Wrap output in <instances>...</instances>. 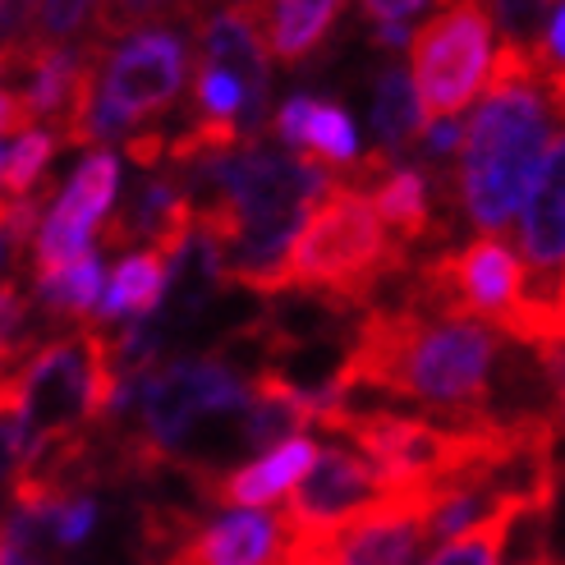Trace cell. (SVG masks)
<instances>
[{"instance_id":"20","label":"cell","mask_w":565,"mask_h":565,"mask_svg":"<svg viewBox=\"0 0 565 565\" xmlns=\"http://www.w3.org/2000/svg\"><path fill=\"white\" fill-rule=\"evenodd\" d=\"M55 157V138L46 129H28L19 134V143L6 152V166H0V193L10 198H28L38 189V180L46 175V166Z\"/></svg>"},{"instance_id":"16","label":"cell","mask_w":565,"mask_h":565,"mask_svg":"<svg viewBox=\"0 0 565 565\" xmlns=\"http://www.w3.org/2000/svg\"><path fill=\"white\" fill-rule=\"evenodd\" d=\"M171 271L175 263H166L157 248H143V253H129V258L116 267L110 286L102 290V308L97 318H152L157 308L166 303V286H171Z\"/></svg>"},{"instance_id":"11","label":"cell","mask_w":565,"mask_h":565,"mask_svg":"<svg viewBox=\"0 0 565 565\" xmlns=\"http://www.w3.org/2000/svg\"><path fill=\"white\" fill-rule=\"evenodd\" d=\"M198 61H207L216 70H225L239 93H244V138L248 129L263 120V106H267V51L258 42V28H253V6H231L212 19L198 23Z\"/></svg>"},{"instance_id":"18","label":"cell","mask_w":565,"mask_h":565,"mask_svg":"<svg viewBox=\"0 0 565 565\" xmlns=\"http://www.w3.org/2000/svg\"><path fill=\"white\" fill-rule=\"evenodd\" d=\"M299 157L322 166V171H331V175L350 171L354 157H359V138H354V125H350V116L341 106L313 97L308 120H303V138H299Z\"/></svg>"},{"instance_id":"31","label":"cell","mask_w":565,"mask_h":565,"mask_svg":"<svg viewBox=\"0 0 565 565\" xmlns=\"http://www.w3.org/2000/svg\"><path fill=\"white\" fill-rule=\"evenodd\" d=\"M0 166H6V148H0Z\"/></svg>"},{"instance_id":"29","label":"cell","mask_w":565,"mask_h":565,"mask_svg":"<svg viewBox=\"0 0 565 565\" xmlns=\"http://www.w3.org/2000/svg\"><path fill=\"white\" fill-rule=\"evenodd\" d=\"M409 42V28L405 23H382L377 28V46H405Z\"/></svg>"},{"instance_id":"28","label":"cell","mask_w":565,"mask_h":565,"mask_svg":"<svg viewBox=\"0 0 565 565\" xmlns=\"http://www.w3.org/2000/svg\"><path fill=\"white\" fill-rule=\"evenodd\" d=\"M363 14H373L382 23H405L409 14H423L418 0H409V6H386V0H373V6H363Z\"/></svg>"},{"instance_id":"23","label":"cell","mask_w":565,"mask_h":565,"mask_svg":"<svg viewBox=\"0 0 565 565\" xmlns=\"http://www.w3.org/2000/svg\"><path fill=\"white\" fill-rule=\"evenodd\" d=\"M93 524H97V501L93 497H74L61 515L51 520V529H55V543L61 547H74V543H83L93 533Z\"/></svg>"},{"instance_id":"12","label":"cell","mask_w":565,"mask_h":565,"mask_svg":"<svg viewBox=\"0 0 565 565\" xmlns=\"http://www.w3.org/2000/svg\"><path fill=\"white\" fill-rule=\"evenodd\" d=\"M157 565H286V529L276 515L235 511L216 524H198Z\"/></svg>"},{"instance_id":"17","label":"cell","mask_w":565,"mask_h":565,"mask_svg":"<svg viewBox=\"0 0 565 565\" xmlns=\"http://www.w3.org/2000/svg\"><path fill=\"white\" fill-rule=\"evenodd\" d=\"M373 134H377V148L401 157L409 152L414 143H423V110H418V97H414V83H409V70H386L377 78V97H373Z\"/></svg>"},{"instance_id":"2","label":"cell","mask_w":565,"mask_h":565,"mask_svg":"<svg viewBox=\"0 0 565 565\" xmlns=\"http://www.w3.org/2000/svg\"><path fill=\"white\" fill-rule=\"evenodd\" d=\"M488 97L460 134L456 203L483 235H497L524 207V193L539 180L547 148L561 138L552 116H561V97L539 78H488Z\"/></svg>"},{"instance_id":"1","label":"cell","mask_w":565,"mask_h":565,"mask_svg":"<svg viewBox=\"0 0 565 565\" xmlns=\"http://www.w3.org/2000/svg\"><path fill=\"white\" fill-rule=\"evenodd\" d=\"M505 354L511 341L488 327L395 303L363 313L345 363L327 382L341 405H350L354 391H386L423 405V418L465 428L497 418L492 395L501 386Z\"/></svg>"},{"instance_id":"22","label":"cell","mask_w":565,"mask_h":565,"mask_svg":"<svg viewBox=\"0 0 565 565\" xmlns=\"http://www.w3.org/2000/svg\"><path fill=\"white\" fill-rule=\"evenodd\" d=\"M38 524L19 511H0V565H38Z\"/></svg>"},{"instance_id":"9","label":"cell","mask_w":565,"mask_h":565,"mask_svg":"<svg viewBox=\"0 0 565 565\" xmlns=\"http://www.w3.org/2000/svg\"><path fill=\"white\" fill-rule=\"evenodd\" d=\"M373 497H377V478L354 450H322L313 469L290 488L286 511L276 520L286 529V539H322Z\"/></svg>"},{"instance_id":"5","label":"cell","mask_w":565,"mask_h":565,"mask_svg":"<svg viewBox=\"0 0 565 565\" xmlns=\"http://www.w3.org/2000/svg\"><path fill=\"white\" fill-rule=\"evenodd\" d=\"M497 46L492 6H446L414 33V97L423 125L456 120L483 93Z\"/></svg>"},{"instance_id":"7","label":"cell","mask_w":565,"mask_h":565,"mask_svg":"<svg viewBox=\"0 0 565 565\" xmlns=\"http://www.w3.org/2000/svg\"><path fill=\"white\" fill-rule=\"evenodd\" d=\"M437 488H391L359 505L322 539H286L308 547L322 565H414L428 547Z\"/></svg>"},{"instance_id":"30","label":"cell","mask_w":565,"mask_h":565,"mask_svg":"<svg viewBox=\"0 0 565 565\" xmlns=\"http://www.w3.org/2000/svg\"><path fill=\"white\" fill-rule=\"evenodd\" d=\"M515 565H561V561H556V556H552V552H547V547H543V543H539V547H533V552H529V556H520V561H515Z\"/></svg>"},{"instance_id":"10","label":"cell","mask_w":565,"mask_h":565,"mask_svg":"<svg viewBox=\"0 0 565 565\" xmlns=\"http://www.w3.org/2000/svg\"><path fill=\"white\" fill-rule=\"evenodd\" d=\"M565 171H561V138L547 148L539 180L524 193L520 207V244H524V276L529 286L561 299V258H565V235H561V216H565Z\"/></svg>"},{"instance_id":"19","label":"cell","mask_w":565,"mask_h":565,"mask_svg":"<svg viewBox=\"0 0 565 565\" xmlns=\"http://www.w3.org/2000/svg\"><path fill=\"white\" fill-rule=\"evenodd\" d=\"M38 299L55 318H83L102 299V253L88 248V253H78L74 263H65L55 276L38 280Z\"/></svg>"},{"instance_id":"6","label":"cell","mask_w":565,"mask_h":565,"mask_svg":"<svg viewBox=\"0 0 565 565\" xmlns=\"http://www.w3.org/2000/svg\"><path fill=\"white\" fill-rule=\"evenodd\" d=\"M184 88V42L171 28H143L125 38L106 61L102 93L93 102V116L83 125V148L102 138L134 134V125L157 120L175 106Z\"/></svg>"},{"instance_id":"15","label":"cell","mask_w":565,"mask_h":565,"mask_svg":"<svg viewBox=\"0 0 565 565\" xmlns=\"http://www.w3.org/2000/svg\"><path fill=\"white\" fill-rule=\"evenodd\" d=\"M547 515H552V505H543V501L501 497L473 529H465L460 539L441 543L423 565H497L501 552H505V543H511V529H515V524H524V520H547Z\"/></svg>"},{"instance_id":"13","label":"cell","mask_w":565,"mask_h":565,"mask_svg":"<svg viewBox=\"0 0 565 565\" xmlns=\"http://www.w3.org/2000/svg\"><path fill=\"white\" fill-rule=\"evenodd\" d=\"M322 456L318 441L308 437H290L276 450H267L263 460H253L235 473H216V469H193V488L212 505H271L280 497H290V488L313 469V460Z\"/></svg>"},{"instance_id":"8","label":"cell","mask_w":565,"mask_h":565,"mask_svg":"<svg viewBox=\"0 0 565 565\" xmlns=\"http://www.w3.org/2000/svg\"><path fill=\"white\" fill-rule=\"evenodd\" d=\"M116 189H120L116 152H93L78 166L65 184V193L55 198V207L46 212V221L33 235V280L55 276L65 263H74L78 253L93 248L110 207H116Z\"/></svg>"},{"instance_id":"3","label":"cell","mask_w":565,"mask_h":565,"mask_svg":"<svg viewBox=\"0 0 565 565\" xmlns=\"http://www.w3.org/2000/svg\"><path fill=\"white\" fill-rule=\"evenodd\" d=\"M290 290L322 299L331 308H363L369 313L377 290L401 276L409 258L382 231L369 207V193L335 180L313 207H308L299 235L286 253Z\"/></svg>"},{"instance_id":"25","label":"cell","mask_w":565,"mask_h":565,"mask_svg":"<svg viewBox=\"0 0 565 565\" xmlns=\"http://www.w3.org/2000/svg\"><path fill=\"white\" fill-rule=\"evenodd\" d=\"M308 106H313V97H290L286 106L276 110L271 129H276V138H280V143L299 148V138H303V120H308Z\"/></svg>"},{"instance_id":"26","label":"cell","mask_w":565,"mask_h":565,"mask_svg":"<svg viewBox=\"0 0 565 565\" xmlns=\"http://www.w3.org/2000/svg\"><path fill=\"white\" fill-rule=\"evenodd\" d=\"M23 318H28V303H23V295H19L14 280H6V286H0V335L19 331Z\"/></svg>"},{"instance_id":"21","label":"cell","mask_w":565,"mask_h":565,"mask_svg":"<svg viewBox=\"0 0 565 565\" xmlns=\"http://www.w3.org/2000/svg\"><path fill=\"white\" fill-rule=\"evenodd\" d=\"M193 102H198V110H203V120H221V125L244 120V93H239V83L225 74V70L207 65V61L193 65Z\"/></svg>"},{"instance_id":"4","label":"cell","mask_w":565,"mask_h":565,"mask_svg":"<svg viewBox=\"0 0 565 565\" xmlns=\"http://www.w3.org/2000/svg\"><path fill=\"white\" fill-rule=\"evenodd\" d=\"M138 386H143V405H138L134 437L161 460H171L203 423L212 418L235 423L248 409V377L221 350L171 359L161 369H152Z\"/></svg>"},{"instance_id":"27","label":"cell","mask_w":565,"mask_h":565,"mask_svg":"<svg viewBox=\"0 0 565 565\" xmlns=\"http://www.w3.org/2000/svg\"><path fill=\"white\" fill-rule=\"evenodd\" d=\"M33 116H28V106L19 93H0V138L6 134H28Z\"/></svg>"},{"instance_id":"24","label":"cell","mask_w":565,"mask_h":565,"mask_svg":"<svg viewBox=\"0 0 565 565\" xmlns=\"http://www.w3.org/2000/svg\"><path fill=\"white\" fill-rule=\"evenodd\" d=\"M42 225V207L33 198H0V231H6L14 244H28Z\"/></svg>"},{"instance_id":"14","label":"cell","mask_w":565,"mask_h":565,"mask_svg":"<svg viewBox=\"0 0 565 565\" xmlns=\"http://www.w3.org/2000/svg\"><path fill=\"white\" fill-rule=\"evenodd\" d=\"M345 10L331 6V0H286V6H253V28H258V42L267 55L286 65H299L308 51L322 46L331 23Z\"/></svg>"}]
</instances>
